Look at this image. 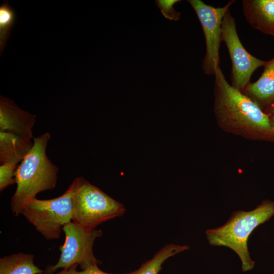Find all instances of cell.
<instances>
[{"instance_id": "obj_14", "label": "cell", "mask_w": 274, "mask_h": 274, "mask_svg": "<svg viewBox=\"0 0 274 274\" xmlns=\"http://www.w3.org/2000/svg\"><path fill=\"white\" fill-rule=\"evenodd\" d=\"M189 249L187 246L173 244L166 245L153 258L142 264L140 267L129 273L123 274H159L163 262L170 257Z\"/></svg>"}, {"instance_id": "obj_4", "label": "cell", "mask_w": 274, "mask_h": 274, "mask_svg": "<svg viewBox=\"0 0 274 274\" xmlns=\"http://www.w3.org/2000/svg\"><path fill=\"white\" fill-rule=\"evenodd\" d=\"M73 200L72 221L88 230L101 223L121 216L124 206L83 177H76Z\"/></svg>"}, {"instance_id": "obj_5", "label": "cell", "mask_w": 274, "mask_h": 274, "mask_svg": "<svg viewBox=\"0 0 274 274\" xmlns=\"http://www.w3.org/2000/svg\"><path fill=\"white\" fill-rule=\"evenodd\" d=\"M76 182H72L59 197L41 200L35 198L26 203L20 214L46 239H58L63 227L73 219V200Z\"/></svg>"}, {"instance_id": "obj_6", "label": "cell", "mask_w": 274, "mask_h": 274, "mask_svg": "<svg viewBox=\"0 0 274 274\" xmlns=\"http://www.w3.org/2000/svg\"><path fill=\"white\" fill-rule=\"evenodd\" d=\"M62 231L65 241L59 248L60 256L55 265L46 268L49 274L59 268H68L75 265H79L84 270L91 265L100 263L93 254V246L95 239L102 235L101 230H88L71 221L63 227Z\"/></svg>"}, {"instance_id": "obj_13", "label": "cell", "mask_w": 274, "mask_h": 274, "mask_svg": "<svg viewBox=\"0 0 274 274\" xmlns=\"http://www.w3.org/2000/svg\"><path fill=\"white\" fill-rule=\"evenodd\" d=\"M34 256L19 253L0 259V274H38L44 270L35 265Z\"/></svg>"}, {"instance_id": "obj_7", "label": "cell", "mask_w": 274, "mask_h": 274, "mask_svg": "<svg viewBox=\"0 0 274 274\" xmlns=\"http://www.w3.org/2000/svg\"><path fill=\"white\" fill-rule=\"evenodd\" d=\"M221 40L225 44L232 63L231 85L241 91L250 83L253 73L266 61L249 53L242 44L237 32L234 18L230 10L222 23Z\"/></svg>"}, {"instance_id": "obj_18", "label": "cell", "mask_w": 274, "mask_h": 274, "mask_svg": "<svg viewBox=\"0 0 274 274\" xmlns=\"http://www.w3.org/2000/svg\"><path fill=\"white\" fill-rule=\"evenodd\" d=\"M166 6L165 9H161L164 17L170 20H178L180 19V13L176 12L173 8L174 5L180 1H160Z\"/></svg>"}, {"instance_id": "obj_15", "label": "cell", "mask_w": 274, "mask_h": 274, "mask_svg": "<svg viewBox=\"0 0 274 274\" xmlns=\"http://www.w3.org/2000/svg\"><path fill=\"white\" fill-rule=\"evenodd\" d=\"M16 19L15 10L9 5L8 1H4L0 6V55L7 46V41Z\"/></svg>"}, {"instance_id": "obj_22", "label": "cell", "mask_w": 274, "mask_h": 274, "mask_svg": "<svg viewBox=\"0 0 274 274\" xmlns=\"http://www.w3.org/2000/svg\"></svg>"}, {"instance_id": "obj_12", "label": "cell", "mask_w": 274, "mask_h": 274, "mask_svg": "<svg viewBox=\"0 0 274 274\" xmlns=\"http://www.w3.org/2000/svg\"><path fill=\"white\" fill-rule=\"evenodd\" d=\"M33 145L31 140L11 132L0 131L1 164L10 163L18 165L28 154Z\"/></svg>"}, {"instance_id": "obj_1", "label": "cell", "mask_w": 274, "mask_h": 274, "mask_svg": "<svg viewBox=\"0 0 274 274\" xmlns=\"http://www.w3.org/2000/svg\"><path fill=\"white\" fill-rule=\"evenodd\" d=\"M214 113L223 130L253 141H274L269 116L226 80L220 66L214 75Z\"/></svg>"}, {"instance_id": "obj_2", "label": "cell", "mask_w": 274, "mask_h": 274, "mask_svg": "<svg viewBox=\"0 0 274 274\" xmlns=\"http://www.w3.org/2000/svg\"><path fill=\"white\" fill-rule=\"evenodd\" d=\"M50 138L48 132L33 138L31 149L15 171L17 188L10 201L11 209L15 216L20 214L24 206L36 198L37 194L56 186L58 168L46 154Z\"/></svg>"}, {"instance_id": "obj_20", "label": "cell", "mask_w": 274, "mask_h": 274, "mask_svg": "<svg viewBox=\"0 0 274 274\" xmlns=\"http://www.w3.org/2000/svg\"><path fill=\"white\" fill-rule=\"evenodd\" d=\"M269 117H270L271 125L273 131L274 132V117L271 116H269Z\"/></svg>"}, {"instance_id": "obj_11", "label": "cell", "mask_w": 274, "mask_h": 274, "mask_svg": "<svg viewBox=\"0 0 274 274\" xmlns=\"http://www.w3.org/2000/svg\"><path fill=\"white\" fill-rule=\"evenodd\" d=\"M264 67L260 77L250 82L242 91L263 111L274 100V57Z\"/></svg>"}, {"instance_id": "obj_19", "label": "cell", "mask_w": 274, "mask_h": 274, "mask_svg": "<svg viewBox=\"0 0 274 274\" xmlns=\"http://www.w3.org/2000/svg\"><path fill=\"white\" fill-rule=\"evenodd\" d=\"M264 112L269 116L274 117V100L264 110Z\"/></svg>"}, {"instance_id": "obj_3", "label": "cell", "mask_w": 274, "mask_h": 274, "mask_svg": "<svg viewBox=\"0 0 274 274\" xmlns=\"http://www.w3.org/2000/svg\"><path fill=\"white\" fill-rule=\"evenodd\" d=\"M273 216L274 201L266 199L252 211L233 212L224 225L208 229L207 238L211 245L227 247L235 252L242 262L243 271H248L255 265L248 250L249 237L258 226Z\"/></svg>"}, {"instance_id": "obj_9", "label": "cell", "mask_w": 274, "mask_h": 274, "mask_svg": "<svg viewBox=\"0 0 274 274\" xmlns=\"http://www.w3.org/2000/svg\"><path fill=\"white\" fill-rule=\"evenodd\" d=\"M36 116L20 109L11 99L0 96V131L31 140Z\"/></svg>"}, {"instance_id": "obj_10", "label": "cell", "mask_w": 274, "mask_h": 274, "mask_svg": "<svg viewBox=\"0 0 274 274\" xmlns=\"http://www.w3.org/2000/svg\"><path fill=\"white\" fill-rule=\"evenodd\" d=\"M243 11L255 29L274 37V0H244Z\"/></svg>"}, {"instance_id": "obj_21", "label": "cell", "mask_w": 274, "mask_h": 274, "mask_svg": "<svg viewBox=\"0 0 274 274\" xmlns=\"http://www.w3.org/2000/svg\"><path fill=\"white\" fill-rule=\"evenodd\" d=\"M38 274H49V273L46 271V270H45L43 272L38 273Z\"/></svg>"}, {"instance_id": "obj_16", "label": "cell", "mask_w": 274, "mask_h": 274, "mask_svg": "<svg viewBox=\"0 0 274 274\" xmlns=\"http://www.w3.org/2000/svg\"><path fill=\"white\" fill-rule=\"evenodd\" d=\"M17 164L5 163L0 166V191H3L9 185L16 183L15 173L18 167Z\"/></svg>"}, {"instance_id": "obj_8", "label": "cell", "mask_w": 274, "mask_h": 274, "mask_svg": "<svg viewBox=\"0 0 274 274\" xmlns=\"http://www.w3.org/2000/svg\"><path fill=\"white\" fill-rule=\"evenodd\" d=\"M195 12L201 25L206 41V54L202 70L207 75H214L220 66L219 49L223 18L235 1H230L222 7H214L200 0L188 1Z\"/></svg>"}, {"instance_id": "obj_17", "label": "cell", "mask_w": 274, "mask_h": 274, "mask_svg": "<svg viewBox=\"0 0 274 274\" xmlns=\"http://www.w3.org/2000/svg\"><path fill=\"white\" fill-rule=\"evenodd\" d=\"M77 266V265H75L68 268L63 269L57 274H112L101 270L99 268L97 264L91 265L85 269L80 271L76 270Z\"/></svg>"}]
</instances>
